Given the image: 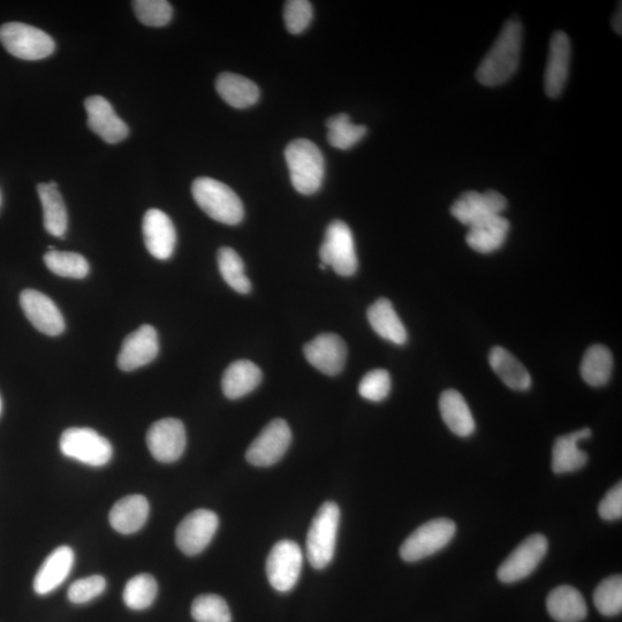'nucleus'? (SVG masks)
<instances>
[{
    "mask_svg": "<svg viewBox=\"0 0 622 622\" xmlns=\"http://www.w3.org/2000/svg\"><path fill=\"white\" fill-rule=\"evenodd\" d=\"M523 29L518 19L508 20L495 44L476 72V79L485 87H497L510 80L518 71Z\"/></svg>",
    "mask_w": 622,
    "mask_h": 622,
    "instance_id": "1",
    "label": "nucleus"
},
{
    "mask_svg": "<svg viewBox=\"0 0 622 622\" xmlns=\"http://www.w3.org/2000/svg\"><path fill=\"white\" fill-rule=\"evenodd\" d=\"M192 194L197 206L214 221L225 225H238L245 217L244 204L232 188L212 178H199L193 182Z\"/></svg>",
    "mask_w": 622,
    "mask_h": 622,
    "instance_id": "2",
    "label": "nucleus"
},
{
    "mask_svg": "<svg viewBox=\"0 0 622 622\" xmlns=\"http://www.w3.org/2000/svg\"><path fill=\"white\" fill-rule=\"evenodd\" d=\"M292 185L303 195H313L322 186L325 164L320 148L306 139L294 140L285 150Z\"/></svg>",
    "mask_w": 622,
    "mask_h": 622,
    "instance_id": "3",
    "label": "nucleus"
},
{
    "mask_svg": "<svg viewBox=\"0 0 622 622\" xmlns=\"http://www.w3.org/2000/svg\"><path fill=\"white\" fill-rule=\"evenodd\" d=\"M340 508L336 503L326 502L315 515L307 535V558L315 570L321 571L335 557Z\"/></svg>",
    "mask_w": 622,
    "mask_h": 622,
    "instance_id": "4",
    "label": "nucleus"
},
{
    "mask_svg": "<svg viewBox=\"0 0 622 622\" xmlns=\"http://www.w3.org/2000/svg\"><path fill=\"white\" fill-rule=\"evenodd\" d=\"M0 42L12 56L24 60L48 58L56 49L50 35L21 22H9L0 27Z\"/></svg>",
    "mask_w": 622,
    "mask_h": 622,
    "instance_id": "5",
    "label": "nucleus"
},
{
    "mask_svg": "<svg viewBox=\"0 0 622 622\" xmlns=\"http://www.w3.org/2000/svg\"><path fill=\"white\" fill-rule=\"evenodd\" d=\"M60 451L65 457L91 467H103L112 459L113 449L108 439L90 428H70L60 437Z\"/></svg>",
    "mask_w": 622,
    "mask_h": 622,
    "instance_id": "6",
    "label": "nucleus"
},
{
    "mask_svg": "<svg viewBox=\"0 0 622 622\" xmlns=\"http://www.w3.org/2000/svg\"><path fill=\"white\" fill-rule=\"evenodd\" d=\"M457 533L450 519H435L424 523L402 543L400 557L407 563H416L446 548Z\"/></svg>",
    "mask_w": 622,
    "mask_h": 622,
    "instance_id": "7",
    "label": "nucleus"
},
{
    "mask_svg": "<svg viewBox=\"0 0 622 622\" xmlns=\"http://www.w3.org/2000/svg\"><path fill=\"white\" fill-rule=\"evenodd\" d=\"M320 257L325 267H331L339 276L351 277L359 268L353 233L346 223L332 222L325 233Z\"/></svg>",
    "mask_w": 622,
    "mask_h": 622,
    "instance_id": "8",
    "label": "nucleus"
},
{
    "mask_svg": "<svg viewBox=\"0 0 622 622\" xmlns=\"http://www.w3.org/2000/svg\"><path fill=\"white\" fill-rule=\"evenodd\" d=\"M302 567L303 553L297 542L285 540L276 543L267 560L271 587L278 593H290L297 586Z\"/></svg>",
    "mask_w": 622,
    "mask_h": 622,
    "instance_id": "9",
    "label": "nucleus"
},
{
    "mask_svg": "<svg viewBox=\"0 0 622 622\" xmlns=\"http://www.w3.org/2000/svg\"><path fill=\"white\" fill-rule=\"evenodd\" d=\"M292 443V431L282 419L271 421L254 439L246 452V459L255 467H270L283 459Z\"/></svg>",
    "mask_w": 622,
    "mask_h": 622,
    "instance_id": "10",
    "label": "nucleus"
},
{
    "mask_svg": "<svg viewBox=\"0 0 622 622\" xmlns=\"http://www.w3.org/2000/svg\"><path fill=\"white\" fill-rule=\"evenodd\" d=\"M549 543L541 534L526 538L498 568L497 576L503 583L511 584L532 575L548 552Z\"/></svg>",
    "mask_w": 622,
    "mask_h": 622,
    "instance_id": "11",
    "label": "nucleus"
},
{
    "mask_svg": "<svg viewBox=\"0 0 622 622\" xmlns=\"http://www.w3.org/2000/svg\"><path fill=\"white\" fill-rule=\"evenodd\" d=\"M219 519L215 512L196 510L180 522L176 542L184 555L194 557L208 548L217 533Z\"/></svg>",
    "mask_w": 622,
    "mask_h": 622,
    "instance_id": "12",
    "label": "nucleus"
},
{
    "mask_svg": "<svg viewBox=\"0 0 622 622\" xmlns=\"http://www.w3.org/2000/svg\"><path fill=\"white\" fill-rule=\"evenodd\" d=\"M187 444L184 423L177 419L155 422L148 430L147 445L153 457L162 464H172L184 454Z\"/></svg>",
    "mask_w": 622,
    "mask_h": 622,
    "instance_id": "13",
    "label": "nucleus"
},
{
    "mask_svg": "<svg viewBox=\"0 0 622 622\" xmlns=\"http://www.w3.org/2000/svg\"><path fill=\"white\" fill-rule=\"evenodd\" d=\"M307 361L324 375L336 376L347 361V346L335 333H323L303 347Z\"/></svg>",
    "mask_w": 622,
    "mask_h": 622,
    "instance_id": "14",
    "label": "nucleus"
},
{
    "mask_svg": "<svg viewBox=\"0 0 622 622\" xmlns=\"http://www.w3.org/2000/svg\"><path fill=\"white\" fill-rule=\"evenodd\" d=\"M507 208L505 196L495 191L468 192L454 202L451 214L468 227L493 216L502 215Z\"/></svg>",
    "mask_w": 622,
    "mask_h": 622,
    "instance_id": "15",
    "label": "nucleus"
},
{
    "mask_svg": "<svg viewBox=\"0 0 622 622\" xmlns=\"http://www.w3.org/2000/svg\"><path fill=\"white\" fill-rule=\"evenodd\" d=\"M20 305L28 321L44 335L56 337L65 330V321L56 303L47 295L25 290L20 295Z\"/></svg>",
    "mask_w": 622,
    "mask_h": 622,
    "instance_id": "16",
    "label": "nucleus"
},
{
    "mask_svg": "<svg viewBox=\"0 0 622 622\" xmlns=\"http://www.w3.org/2000/svg\"><path fill=\"white\" fill-rule=\"evenodd\" d=\"M159 353V341L154 326L142 325L128 335L121 345L117 363L123 371H133L153 362Z\"/></svg>",
    "mask_w": 622,
    "mask_h": 622,
    "instance_id": "17",
    "label": "nucleus"
},
{
    "mask_svg": "<svg viewBox=\"0 0 622 622\" xmlns=\"http://www.w3.org/2000/svg\"><path fill=\"white\" fill-rule=\"evenodd\" d=\"M142 232L148 252L157 260H169L177 244L171 218L162 210L150 209L143 217Z\"/></svg>",
    "mask_w": 622,
    "mask_h": 622,
    "instance_id": "18",
    "label": "nucleus"
},
{
    "mask_svg": "<svg viewBox=\"0 0 622 622\" xmlns=\"http://www.w3.org/2000/svg\"><path fill=\"white\" fill-rule=\"evenodd\" d=\"M88 126L91 131L110 144L124 141L130 130L121 120L111 103L102 96H90L85 102Z\"/></svg>",
    "mask_w": 622,
    "mask_h": 622,
    "instance_id": "19",
    "label": "nucleus"
},
{
    "mask_svg": "<svg viewBox=\"0 0 622 622\" xmlns=\"http://www.w3.org/2000/svg\"><path fill=\"white\" fill-rule=\"evenodd\" d=\"M571 42L564 32L552 36L544 74L545 93L557 98L566 86L571 66Z\"/></svg>",
    "mask_w": 622,
    "mask_h": 622,
    "instance_id": "20",
    "label": "nucleus"
},
{
    "mask_svg": "<svg viewBox=\"0 0 622 622\" xmlns=\"http://www.w3.org/2000/svg\"><path fill=\"white\" fill-rule=\"evenodd\" d=\"M74 551L70 546H59L44 560L34 580V590L41 596L55 591L66 581L74 565Z\"/></svg>",
    "mask_w": 622,
    "mask_h": 622,
    "instance_id": "21",
    "label": "nucleus"
},
{
    "mask_svg": "<svg viewBox=\"0 0 622 622\" xmlns=\"http://www.w3.org/2000/svg\"><path fill=\"white\" fill-rule=\"evenodd\" d=\"M591 437V430L584 428L557 439L552 449V470L556 474L574 473L587 465L588 454L579 443Z\"/></svg>",
    "mask_w": 622,
    "mask_h": 622,
    "instance_id": "22",
    "label": "nucleus"
},
{
    "mask_svg": "<svg viewBox=\"0 0 622 622\" xmlns=\"http://www.w3.org/2000/svg\"><path fill=\"white\" fill-rule=\"evenodd\" d=\"M149 511L146 497L141 495L124 497L113 505L109 515L110 525L120 534H134L146 525Z\"/></svg>",
    "mask_w": 622,
    "mask_h": 622,
    "instance_id": "23",
    "label": "nucleus"
},
{
    "mask_svg": "<svg viewBox=\"0 0 622 622\" xmlns=\"http://www.w3.org/2000/svg\"><path fill=\"white\" fill-rule=\"evenodd\" d=\"M510 227L502 215L484 219L469 227L467 244L477 253L491 254L504 246Z\"/></svg>",
    "mask_w": 622,
    "mask_h": 622,
    "instance_id": "24",
    "label": "nucleus"
},
{
    "mask_svg": "<svg viewBox=\"0 0 622 622\" xmlns=\"http://www.w3.org/2000/svg\"><path fill=\"white\" fill-rule=\"evenodd\" d=\"M439 411L447 428L454 435L469 437L476 429L475 420L470 408L461 393L455 390H447L439 398Z\"/></svg>",
    "mask_w": 622,
    "mask_h": 622,
    "instance_id": "25",
    "label": "nucleus"
},
{
    "mask_svg": "<svg viewBox=\"0 0 622 622\" xmlns=\"http://www.w3.org/2000/svg\"><path fill=\"white\" fill-rule=\"evenodd\" d=\"M546 609L558 622H581L588 616V605L580 591L571 586L553 589L546 599Z\"/></svg>",
    "mask_w": 622,
    "mask_h": 622,
    "instance_id": "26",
    "label": "nucleus"
},
{
    "mask_svg": "<svg viewBox=\"0 0 622 622\" xmlns=\"http://www.w3.org/2000/svg\"><path fill=\"white\" fill-rule=\"evenodd\" d=\"M262 370L255 363L239 360L230 364L222 379L226 398L237 400L252 393L262 382Z\"/></svg>",
    "mask_w": 622,
    "mask_h": 622,
    "instance_id": "27",
    "label": "nucleus"
},
{
    "mask_svg": "<svg viewBox=\"0 0 622 622\" xmlns=\"http://www.w3.org/2000/svg\"><path fill=\"white\" fill-rule=\"evenodd\" d=\"M368 321L379 337L396 345H405L408 335L396 310L388 299H378L368 309Z\"/></svg>",
    "mask_w": 622,
    "mask_h": 622,
    "instance_id": "28",
    "label": "nucleus"
},
{
    "mask_svg": "<svg viewBox=\"0 0 622 622\" xmlns=\"http://www.w3.org/2000/svg\"><path fill=\"white\" fill-rule=\"evenodd\" d=\"M489 362L492 370L508 388L514 391H527L532 386V376L528 370L505 348L493 347L489 355Z\"/></svg>",
    "mask_w": 622,
    "mask_h": 622,
    "instance_id": "29",
    "label": "nucleus"
},
{
    "mask_svg": "<svg viewBox=\"0 0 622 622\" xmlns=\"http://www.w3.org/2000/svg\"><path fill=\"white\" fill-rule=\"evenodd\" d=\"M216 90L235 109H247L259 101L260 89L252 80L234 73H223L216 81Z\"/></svg>",
    "mask_w": 622,
    "mask_h": 622,
    "instance_id": "30",
    "label": "nucleus"
},
{
    "mask_svg": "<svg viewBox=\"0 0 622 622\" xmlns=\"http://www.w3.org/2000/svg\"><path fill=\"white\" fill-rule=\"evenodd\" d=\"M43 207L44 227L53 237L64 239L68 216L63 196L49 184L37 186Z\"/></svg>",
    "mask_w": 622,
    "mask_h": 622,
    "instance_id": "31",
    "label": "nucleus"
},
{
    "mask_svg": "<svg viewBox=\"0 0 622 622\" xmlns=\"http://www.w3.org/2000/svg\"><path fill=\"white\" fill-rule=\"evenodd\" d=\"M613 369V356L609 348L594 345L588 348L581 363V375L590 386L599 388L608 384Z\"/></svg>",
    "mask_w": 622,
    "mask_h": 622,
    "instance_id": "32",
    "label": "nucleus"
},
{
    "mask_svg": "<svg viewBox=\"0 0 622 622\" xmlns=\"http://www.w3.org/2000/svg\"><path fill=\"white\" fill-rule=\"evenodd\" d=\"M218 268L225 283L235 292L248 294L252 290V283L246 276L245 264L234 249L223 247L218 252Z\"/></svg>",
    "mask_w": 622,
    "mask_h": 622,
    "instance_id": "33",
    "label": "nucleus"
},
{
    "mask_svg": "<svg viewBox=\"0 0 622 622\" xmlns=\"http://www.w3.org/2000/svg\"><path fill=\"white\" fill-rule=\"evenodd\" d=\"M328 127V141L333 148L348 150L358 144L367 135V127L355 125L350 116L341 113L326 121Z\"/></svg>",
    "mask_w": 622,
    "mask_h": 622,
    "instance_id": "34",
    "label": "nucleus"
},
{
    "mask_svg": "<svg viewBox=\"0 0 622 622\" xmlns=\"http://www.w3.org/2000/svg\"><path fill=\"white\" fill-rule=\"evenodd\" d=\"M158 584L153 575L139 574L127 582L124 589V603L135 611L146 610L155 602Z\"/></svg>",
    "mask_w": 622,
    "mask_h": 622,
    "instance_id": "35",
    "label": "nucleus"
},
{
    "mask_svg": "<svg viewBox=\"0 0 622 622\" xmlns=\"http://www.w3.org/2000/svg\"><path fill=\"white\" fill-rule=\"evenodd\" d=\"M44 263L52 273L64 278H86L90 269L88 261L81 254L58 250L45 254Z\"/></svg>",
    "mask_w": 622,
    "mask_h": 622,
    "instance_id": "36",
    "label": "nucleus"
},
{
    "mask_svg": "<svg viewBox=\"0 0 622 622\" xmlns=\"http://www.w3.org/2000/svg\"><path fill=\"white\" fill-rule=\"evenodd\" d=\"M594 604L604 617H616L622 611V578L613 575L598 584L594 593Z\"/></svg>",
    "mask_w": 622,
    "mask_h": 622,
    "instance_id": "37",
    "label": "nucleus"
},
{
    "mask_svg": "<svg viewBox=\"0 0 622 622\" xmlns=\"http://www.w3.org/2000/svg\"><path fill=\"white\" fill-rule=\"evenodd\" d=\"M192 617L196 622H232V614L225 599L218 595L195 598Z\"/></svg>",
    "mask_w": 622,
    "mask_h": 622,
    "instance_id": "38",
    "label": "nucleus"
},
{
    "mask_svg": "<svg viewBox=\"0 0 622 622\" xmlns=\"http://www.w3.org/2000/svg\"><path fill=\"white\" fill-rule=\"evenodd\" d=\"M133 7L136 17L149 27L166 26L172 19V6L166 0H136Z\"/></svg>",
    "mask_w": 622,
    "mask_h": 622,
    "instance_id": "39",
    "label": "nucleus"
},
{
    "mask_svg": "<svg viewBox=\"0 0 622 622\" xmlns=\"http://www.w3.org/2000/svg\"><path fill=\"white\" fill-rule=\"evenodd\" d=\"M391 391V376L389 371L375 369L361 379L359 385L360 396L373 402H381L388 398Z\"/></svg>",
    "mask_w": 622,
    "mask_h": 622,
    "instance_id": "40",
    "label": "nucleus"
},
{
    "mask_svg": "<svg viewBox=\"0 0 622 622\" xmlns=\"http://www.w3.org/2000/svg\"><path fill=\"white\" fill-rule=\"evenodd\" d=\"M285 25L291 34H301L313 20V5L307 0H290L284 12Z\"/></svg>",
    "mask_w": 622,
    "mask_h": 622,
    "instance_id": "41",
    "label": "nucleus"
},
{
    "mask_svg": "<svg viewBox=\"0 0 622 622\" xmlns=\"http://www.w3.org/2000/svg\"><path fill=\"white\" fill-rule=\"evenodd\" d=\"M106 589V580L101 575L75 581L67 591V597L73 604H86L101 596Z\"/></svg>",
    "mask_w": 622,
    "mask_h": 622,
    "instance_id": "42",
    "label": "nucleus"
},
{
    "mask_svg": "<svg viewBox=\"0 0 622 622\" xmlns=\"http://www.w3.org/2000/svg\"><path fill=\"white\" fill-rule=\"evenodd\" d=\"M598 513L605 521H616L622 518V484L621 482L606 493L601 504L598 506Z\"/></svg>",
    "mask_w": 622,
    "mask_h": 622,
    "instance_id": "43",
    "label": "nucleus"
},
{
    "mask_svg": "<svg viewBox=\"0 0 622 622\" xmlns=\"http://www.w3.org/2000/svg\"><path fill=\"white\" fill-rule=\"evenodd\" d=\"M612 25L614 30L621 35V6H619V10L616 14H614Z\"/></svg>",
    "mask_w": 622,
    "mask_h": 622,
    "instance_id": "44",
    "label": "nucleus"
},
{
    "mask_svg": "<svg viewBox=\"0 0 622 622\" xmlns=\"http://www.w3.org/2000/svg\"><path fill=\"white\" fill-rule=\"evenodd\" d=\"M2 409H3V402H2V398H0V414H2Z\"/></svg>",
    "mask_w": 622,
    "mask_h": 622,
    "instance_id": "45",
    "label": "nucleus"
},
{
    "mask_svg": "<svg viewBox=\"0 0 622 622\" xmlns=\"http://www.w3.org/2000/svg\"><path fill=\"white\" fill-rule=\"evenodd\" d=\"M2 193H0V207H2Z\"/></svg>",
    "mask_w": 622,
    "mask_h": 622,
    "instance_id": "46",
    "label": "nucleus"
}]
</instances>
